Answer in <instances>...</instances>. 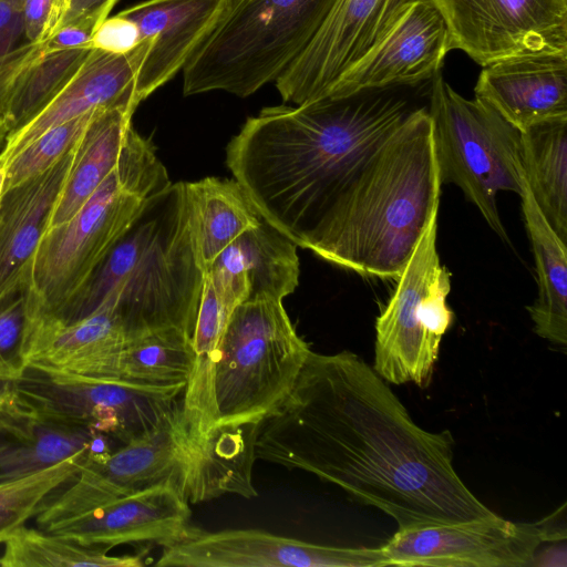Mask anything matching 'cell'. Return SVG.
<instances>
[{
	"label": "cell",
	"instance_id": "obj_34",
	"mask_svg": "<svg viewBox=\"0 0 567 567\" xmlns=\"http://www.w3.org/2000/svg\"><path fill=\"white\" fill-rule=\"evenodd\" d=\"M25 319L24 293L0 302V365L12 383L23 371L21 347Z\"/></svg>",
	"mask_w": 567,
	"mask_h": 567
},
{
	"label": "cell",
	"instance_id": "obj_30",
	"mask_svg": "<svg viewBox=\"0 0 567 567\" xmlns=\"http://www.w3.org/2000/svg\"><path fill=\"white\" fill-rule=\"evenodd\" d=\"M194 360L188 333L177 329L158 330L126 340L110 379L154 388L186 385Z\"/></svg>",
	"mask_w": 567,
	"mask_h": 567
},
{
	"label": "cell",
	"instance_id": "obj_26",
	"mask_svg": "<svg viewBox=\"0 0 567 567\" xmlns=\"http://www.w3.org/2000/svg\"><path fill=\"white\" fill-rule=\"evenodd\" d=\"M134 111L116 106L101 110L93 117L79 141L47 230L69 220L115 168L134 131Z\"/></svg>",
	"mask_w": 567,
	"mask_h": 567
},
{
	"label": "cell",
	"instance_id": "obj_33",
	"mask_svg": "<svg viewBox=\"0 0 567 567\" xmlns=\"http://www.w3.org/2000/svg\"><path fill=\"white\" fill-rule=\"evenodd\" d=\"M100 111L82 115L45 131L11 157L4 164V190L52 167L79 142Z\"/></svg>",
	"mask_w": 567,
	"mask_h": 567
},
{
	"label": "cell",
	"instance_id": "obj_17",
	"mask_svg": "<svg viewBox=\"0 0 567 567\" xmlns=\"http://www.w3.org/2000/svg\"><path fill=\"white\" fill-rule=\"evenodd\" d=\"M21 347L24 368L86 378L110 379L127 338L115 309L103 305L89 316L66 322L27 288Z\"/></svg>",
	"mask_w": 567,
	"mask_h": 567
},
{
	"label": "cell",
	"instance_id": "obj_40",
	"mask_svg": "<svg viewBox=\"0 0 567 567\" xmlns=\"http://www.w3.org/2000/svg\"><path fill=\"white\" fill-rule=\"evenodd\" d=\"M6 185V168L3 165L0 164V198L4 190Z\"/></svg>",
	"mask_w": 567,
	"mask_h": 567
},
{
	"label": "cell",
	"instance_id": "obj_24",
	"mask_svg": "<svg viewBox=\"0 0 567 567\" xmlns=\"http://www.w3.org/2000/svg\"><path fill=\"white\" fill-rule=\"evenodd\" d=\"M96 432L38 409L10 385L0 393V483L28 476L87 450Z\"/></svg>",
	"mask_w": 567,
	"mask_h": 567
},
{
	"label": "cell",
	"instance_id": "obj_21",
	"mask_svg": "<svg viewBox=\"0 0 567 567\" xmlns=\"http://www.w3.org/2000/svg\"><path fill=\"white\" fill-rule=\"evenodd\" d=\"M475 96L524 132L567 116V51L515 55L483 66Z\"/></svg>",
	"mask_w": 567,
	"mask_h": 567
},
{
	"label": "cell",
	"instance_id": "obj_39",
	"mask_svg": "<svg viewBox=\"0 0 567 567\" xmlns=\"http://www.w3.org/2000/svg\"><path fill=\"white\" fill-rule=\"evenodd\" d=\"M11 382L7 379L1 365H0V393L9 389Z\"/></svg>",
	"mask_w": 567,
	"mask_h": 567
},
{
	"label": "cell",
	"instance_id": "obj_9",
	"mask_svg": "<svg viewBox=\"0 0 567 567\" xmlns=\"http://www.w3.org/2000/svg\"><path fill=\"white\" fill-rule=\"evenodd\" d=\"M427 113L442 184L461 188L487 225L509 243L496 197L523 192L520 132L491 104L458 94L439 72L431 80Z\"/></svg>",
	"mask_w": 567,
	"mask_h": 567
},
{
	"label": "cell",
	"instance_id": "obj_10",
	"mask_svg": "<svg viewBox=\"0 0 567 567\" xmlns=\"http://www.w3.org/2000/svg\"><path fill=\"white\" fill-rule=\"evenodd\" d=\"M437 214H432L375 321L373 369L389 383L427 386L442 338L453 322L446 302L451 272L436 248Z\"/></svg>",
	"mask_w": 567,
	"mask_h": 567
},
{
	"label": "cell",
	"instance_id": "obj_16",
	"mask_svg": "<svg viewBox=\"0 0 567 567\" xmlns=\"http://www.w3.org/2000/svg\"><path fill=\"white\" fill-rule=\"evenodd\" d=\"M449 51L441 13L429 0H413L383 35L339 75L324 97L431 81L441 72Z\"/></svg>",
	"mask_w": 567,
	"mask_h": 567
},
{
	"label": "cell",
	"instance_id": "obj_27",
	"mask_svg": "<svg viewBox=\"0 0 567 567\" xmlns=\"http://www.w3.org/2000/svg\"><path fill=\"white\" fill-rule=\"evenodd\" d=\"M522 199L525 227L535 259L538 295L526 309L537 336L553 343H567V244L550 227L535 203L526 179Z\"/></svg>",
	"mask_w": 567,
	"mask_h": 567
},
{
	"label": "cell",
	"instance_id": "obj_11",
	"mask_svg": "<svg viewBox=\"0 0 567 567\" xmlns=\"http://www.w3.org/2000/svg\"><path fill=\"white\" fill-rule=\"evenodd\" d=\"M22 399L122 444L151 431L183 405L186 385L143 386L24 368L11 383Z\"/></svg>",
	"mask_w": 567,
	"mask_h": 567
},
{
	"label": "cell",
	"instance_id": "obj_15",
	"mask_svg": "<svg viewBox=\"0 0 567 567\" xmlns=\"http://www.w3.org/2000/svg\"><path fill=\"white\" fill-rule=\"evenodd\" d=\"M156 566L169 567H384L380 547H337L262 529L203 530L193 526L163 547Z\"/></svg>",
	"mask_w": 567,
	"mask_h": 567
},
{
	"label": "cell",
	"instance_id": "obj_25",
	"mask_svg": "<svg viewBox=\"0 0 567 567\" xmlns=\"http://www.w3.org/2000/svg\"><path fill=\"white\" fill-rule=\"evenodd\" d=\"M186 223L198 266L213 260L261 216L235 179L206 177L183 182Z\"/></svg>",
	"mask_w": 567,
	"mask_h": 567
},
{
	"label": "cell",
	"instance_id": "obj_3",
	"mask_svg": "<svg viewBox=\"0 0 567 567\" xmlns=\"http://www.w3.org/2000/svg\"><path fill=\"white\" fill-rule=\"evenodd\" d=\"M442 185L427 107L419 106L364 167L310 250L362 276L398 279L439 210Z\"/></svg>",
	"mask_w": 567,
	"mask_h": 567
},
{
	"label": "cell",
	"instance_id": "obj_1",
	"mask_svg": "<svg viewBox=\"0 0 567 567\" xmlns=\"http://www.w3.org/2000/svg\"><path fill=\"white\" fill-rule=\"evenodd\" d=\"M453 445L450 431L419 426L358 354L310 351L290 393L260 422L255 455L337 485L398 529L496 515L456 473Z\"/></svg>",
	"mask_w": 567,
	"mask_h": 567
},
{
	"label": "cell",
	"instance_id": "obj_36",
	"mask_svg": "<svg viewBox=\"0 0 567 567\" xmlns=\"http://www.w3.org/2000/svg\"><path fill=\"white\" fill-rule=\"evenodd\" d=\"M141 42L136 24L120 13L104 19L91 37L93 49L115 54L127 53Z\"/></svg>",
	"mask_w": 567,
	"mask_h": 567
},
{
	"label": "cell",
	"instance_id": "obj_5",
	"mask_svg": "<svg viewBox=\"0 0 567 567\" xmlns=\"http://www.w3.org/2000/svg\"><path fill=\"white\" fill-rule=\"evenodd\" d=\"M172 184L152 142L134 130L115 168L82 207L44 233L24 288L61 317L114 245Z\"/></svg>",
	"mask_w": 567,
	"mask_h": 567
},
{
	"label": "cell",
	"instance_id": "obj_6",
	"mask_svg": "<svg viewBox=\"0 0 567 567\" xmlns=\"http://www.w3.org/2000/svg\"><path fill=\"white\" fill-rule=\"evenodd\" d=\"M334 0H234L183 69V94L247 97L275 82L317 33Z\"/></svg>",
	"mask_w": 567,
	"mask_h": 567
},
{
	"label": "cell",
	"instance_id": "obj_8",
	"mask_svg": "<svg viewBox=\"0 0 567 567\" xmlns=\"http://www.w3.org/2000/svg\"><path fill=\"white\" fill-rule=\"evenodd\" d=\"M209 434L198 435L174 410L151 431L122 444L102 460L84 461L76 476L35 516L38 528L55 525L112 501L159 485H172L189 503L215 498L206 474Z\"/></svg>",
	"mask_w": 567,
	"mask_h": 567
},
{
	"label": "cell",
	"instance_id": "obj_31",
	"mask_svg": "<svg viewBox=\"0 0 567 567\" xmlns=\"http://www.w3.org/2000/svg\"><path fill=\"white\" fill-rule=\"evenodd\" d=\"M0 555L2 567H141L142 555H109L106 548L87 547L25 525L8 536Z\"/></svg>",
	"mask_w": 567,
	"mask_h": 567
},
{
	"label": "cell",
	"instance_id": "obj_14",
	"mask_svg": "<svg viewBox=\"0 0 567 567\" xmlns=\"http://www.w3.org/2000/svg\"><path fill=\"white\" fill-rule=\"evenodd\" d=\"M411 1L334 0L309 44L275 81L282 101L299 105L324 97Z\"/></svg>",
	"mask_w": 567,
	"mask_h": 567
},
{
	"label": "cell",
	"instance_id": "obj_38",
	"mask_svg": "<svg viewBox=\"0 0 567 567\" xmlns=\"http://www.w3.org/2000/svg\"><path fill=\"white\" fill-rule=\"evenodd\" d=\"M567 555H566V546H550L549 548H545L544 550H539V548L534 554L530 566H555V567H566Z\"/></svg>",
	"mask_w": 567,
	"mask_h": 567
},
{
	"label": "cell",
	"instance_id": "obj_4",
	"mask_svg": "<svg viewBox=\"0 0 567 567\" xmlns=\"http://www.w3.org/2000/svg\"><path fill=\"white\" fill-rule=\"evenodd\" d=\"M203 279L186 223L183 182L175 183L143 210L60 318L72 322L109 305L127 340L166 329L192 337Z\"/></svg>",
	"mask_w": 567,
	"mask_h": 567
},
{
	"label": "cell",
	"instance_id": "obj_19",
	"mask_svg": "<svg viewBox=\"0 0 567 567\" xmlns=\"http://www.w3.org/2000/svg\"><path fill=\"white\" fill-rule=\"evenodd\" d=\"M151 39H144L134 50L107 53L95 50L72 80L31 120L9 133L0 147V164H4L45 131L97 110L140 105L135 83Z\"/></svg>",
	"mask_w": 567,
	"mask_h": 567
},
{
	"label": "cell",
	"instance_id": "obj_29",
	"mask_svg": "<svg viewBox=\"0 0 567 567\" xmlns=\"http://www.w3.org/2000/svg\"><path fill=\"white\" fill-rule=\"evenodd\" d=\"M92 51L91 44L62 47L47 40L18 74L1 105L0 117L8 134L25 124L58 95Z\"/></svg>",
	"mask_w": 567,
	"mask_h": 567
},
{
	"label": "cell",
	"instance_id": "obj_12",
	"mask_svg": "<svg viewBox=\"0 0 567 567\" xmlns=\"http://www.w3.org/2000/svg\"><path fill=\"white\" fill-rule=\"evenodd\" d=\"M559 511L536 523L499 517L432 524L398 532L381 546L386 566L523 567L545 542L566 539Z\"/></svg>",
	"mask_w": 567,
	"mask_h": 567
},
{
	"label": "cell",
	"instance_id": "obj_20",
	"mask_svg": "<svg viewBox=\"0 0 567 567\" xmlns=\"http://www.w3.org/2000/svg\"><path fill=\"white\" fill-rule=\"evenodd\" d=\"M234 0H145L118 12L132 20L151 47L138 71L141 103L183 71Z\"/></svg>",
	"mask_w": 567,
	"mask_h": 567
},
{
	"label": "cell",
	"instance_id": "obj_7",
	"mask_svg": "<svg viewBox=\"0 0 567 567\" xmlns=\"http://www.w3.org/2000/svg\"><path fill=\"white\" fill-rule=\"evenodd\" d=\"M310 351L282 301L238 305L213 358L208 433L267 417L292 390Z\"/></svg>",
	"mask_w": 567,
	"mask_h": 567
},
{
	"label": "cell",
	"instance_id": "obj_18",
	"mask_svg": "<svg viewBox=\"0 0 567 567\" xmlns=\"http://www.w3.org/2000/svg\"><path fill=\"white\" fill-rule=\"evenodd\" d=\"M190 516L186 497L172 485H159L62 522L48 533L87 547L140 543L166 547L190 532Z\"/></svg>",
	"mask_w": 567,
	"mask_h": 567
},
{
	"label": "cell",
	"instance_id": "obj_22",
	"mask_svg": "<svg viewBox=\"0 0 567 567\" xmlns=\"http://www.w3.org/2000/svg\"><path fill=\"white\" fill-rule=\"evenodd\" d=\"M204 274L237 306L260 299L282 301L299 285L297 245L261 218L231 241Z\"/></svg>",
	"mask_w": 567,
	"mask_h": 567
},
{
	"label": "cell",
	"instance_id": "obj_23",
	"mask_svg": "<svg viewBox=\"0 0 567 567\" xmlns=\"http://www.w3.org/2000/svg\"><path fill=\"white\" fill-rule=\"evenodd\" d=\"M78 144L52 167L1 195L0 302L27 285L33 256L73 165Z\"/></svg>",
	"mask_w": 567,
	"mask_h": 567
},
{
	"label": "cell",
	"instance_id": "obj_32",
	"mask_svg": "<svg viewBox=\"0 0 567 567\" xmlns=\"http://www.w3.org/2000/svg\"><path fill=\"white\" fill-rule=\"evenodd\" d=\"M87 450L28 476L0 483V543L35 517L53 493L72 481L84 461Z\"/></svg>",
	"mask_w": 567,
	"mask_h": 567
},
{
	"label": "cell",
	"instance_id": "obj_28",
	"mask_svg": "<svg viewBox=\"0 0 567 567\" xmlns=\"http://www.w3.org/2000/svg\"><path fill=\"white\" fill-rule=\"evenodd\" d=\"M520 156L535 203L567 244V116L520 132Z\"/></svg>",
	"mask_w": 567,
	"mask_h": 567
},
{
	"label": "cell",
	"instance_id": "obj_35",
	"mask_svg": "<svg viewBox=\"0 0 567 567\" xmlns=\"http://www.w3.org/2000/svg\"><path fill=\"white\" fill-rule=\"evenodd\" d=\"M116 2L117 0H56L49 38L64 27L80 25L95 30L109 17Z\"/></svg>",
	"mask_w": 567,
	"mask_h": 567
},
{
	"label": "cell",
	"instance_id": "obj_37",
	"mask_svg": "<svg viewBox=\"0 0 567 567\" xmlns=\"http://www.w3.org/2000/svg\"><path fill=\"white\" fill-rule=\"evenodd\" d=\"M56 0H23L24 28L29 39L44 43L50 35Z\"/></svg>",
	"mask_w": 567,
	"mask_h": 567
},
{
	"label": "cell",
	"instance_id": "obj_13",
	"mask_svg": "<svg viewBox=\"0 0 567 567\" xmlns=\"http://www.w3.org/2000/svg\"><path fill=\"white\" fill-rule=\"evenodd\" d=\"M441 13L449 48L477 64L567 51V0H429Z\"/></svg>",
	"mask_w": 567,
	"mask_h": 567
},
{
	"label": "cell",
	"instance_id": "obj_2",
	"mask_svg": "<svg viewBox=\"0 0 567 567\" xmlns=\"http://www.w3.org/2000/svg\"><path fill=\"white\" fill-rule=\"evenodd\" d=\"M399 86L267 106L226 147L258 214L311 249L372 157L419 107Z\"/></svg>",
	"mask_w": 567,
	"mask_h": 567
}]
</instances>
